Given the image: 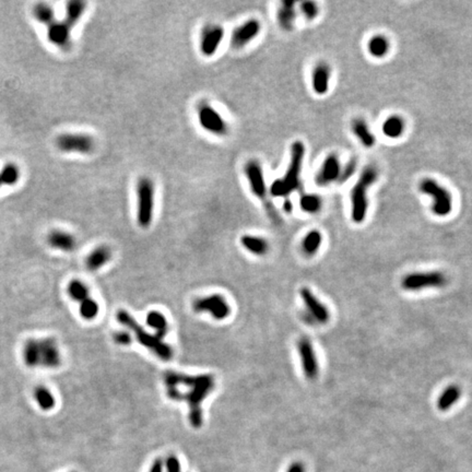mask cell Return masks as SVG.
<instances>
[{
	"label": "cell",
	"mask_w": 472,
	"mask_h": 472,
	"mask_svg": "<svg viewBox=\"0 0 472 472\" xmlns=\"http://www.w3.org/2000/svg\"><path fill=\"white\" fill-rule=\"evenodd\" d=\"M421 192L425 195H430L434 199L433 212L438 217H445L452 211V196L447 190L442 187L440 184L433 179H423L420 184Z\"/></svg>",
	"instance_id": "9"
},
{
	"label": "cell",
	"mask_w": 472,
	"mask_h": 472,
	"mask_svg": "<svg viewBox=\"0 0 472 472\" xmlns=\"http://www.w3.org/2000/svg\"><path fill=\"white\" fill-rule=\"evenodd\" d=\"M355 168H356L355 160H351V161L348 162L347 165L344 168H341V172H340L338 181L340 183L347 182L348 179H349L353 175L354 172H355Z\"/></svg>",
	"instance_id": "40"
},
{
	"label": "cell",
	"mask_w": 472,
	"mask_h": 472,
	"mask_svg": "<svg viewBox=\"0 0 472 472\" xmlns=\"http://www.w3.org/2000/svg\"><path fill=\"white\" fill-rule=\"evenodd\" d=\"M193 310L197 314H208L219 322L226 320L232 313L231 305L221 294H210L198 297L193 302Z\"/></svg>",
	"instance_id": "7"
},
{
	"label": "cell",
	"mask_w": 472,
	"mask_h": 472,
	"mask_svg": "<svg viewBox=\"0 0 472 472\" xmlns=\"http://www.w3.org/2000/svg\"><path fill=\"white\" fill-rule=\"evenodd\" d=\"M137 196V223L140 228L149 229L154 216L155 186L152 179L142 176L136 185Z\"/></svg>",
	"instance_id": "4"
},
{
	"label": "cell",
	"mask_w": 472,
	"mask_h": 472,
	"mask_svg": "<svg viewBox=\"0 0 472 472\" xmlns=\"http://www.w3.org/2000/svg\"><path fill=\"white\" fill-rule=\"evenodd\" d=\"M39 347V367L46 369L58 368L63 358L57 341L53 337H45L38 339Z\"/></svg>",
	"instance_id": "15"
},
{
	"label": "cell",
	"mask_w": 472,
	"mask_h": 472,
	"mask_svg": "<svg viewBox=\"0 0 472 472\" xmlns=\"http://www.w3.org/2000/svg\"><path fill=\"white\" fill-rule=\"evenodd\" d=\"M67 293H68L72 301L78 303H81L90 297L89 288L82 281L78 279L71 280L68 283V285H67Z\"/></svg>",
	"instance_id": "31"
},
{
	"label": "cell",
	"mask_w": 472,
	"mask_h": 472,
	"mask_svg": "<svg viewBox=\"0 0 472 472\" xmlns=\"http://www.w3.org/2000/svg\"><path fill=\"white\" fill-rule=\"evenodd\" d=\"M381 130L386 137L388 138H399L403 133L404 130V121L398 116H391L384 121Z\"/></svg>",
	"instance_id": "32"
},
{
	"label": "cell",
	"mask_w": 472,
	"mask_h": 472,
	"mask_svg": "<svg viewBox=\"0 0 472 472\" xmlns=\"http://www.w3.org/2000/svg\"><path fill=\"white\" fill-rule=\"evenodd\" d=\"M286 472H305L304 465L302 463H294L291 465V467L288 469Z\"/></svg>",
	"instance_id": "43"
},
{
	"label": "cell",
	"mask_w": 472,
	"mask_h": 472,
	"mask_svg": "<svg viewBox=\"0 0 472 472\" xmlns=\"http://www.w3.org/2000/svg\"><path fill=\"white\" fill-rule=\"evenodd\" d=\"M116 319L127 330L131 331V334L134 336V339L138 341L139 345H141L145 349L152 352L155 356L162 359V361H170L173 358V348L164 342V340L157 338L154 334H150L148 331H145L142 326H140L137 320L127 311H118L116 314Z\"/></svg>",
	"instance_id": "2"
},
{
	"label": "cell",
	"mask_w": 472,
	"mask_h": 472,
	"mask_svg": "<svg viewBox=\"0 0 472 472\" xmlns=\"http://www.w3.org/2000/svg\"><path fill=\"white\" fill-rule=\"evenodd\" d=\"M301 11L303 15L305 16L307 20H313L318 14V8L315 2L313 1H305L301 4Z\"/></svg>",
	"instance_id": "39"
},
{
	"label": "cell",
	"mask_w": 472,
	"mask_h": 472,
	"mask_svg": "<svg viewBox=\"0 0 472 472\" xmlns=\"http://www.w3.org/2000/svg\"><path fill=\"white\" fill-rule=\"evenodd\" d=\"M2 186V182H1V178H0V187Z\"/></svg>",
	"instance_id": "45"
},
{
	"label": "cell",
	"mask_w": 472,
	"mask_h": 472,
	"mask_svg": "<svg viewBox=\"0 0 472 472\" xmlns=\"http://www.w3.org/2000/svg\"><path fill=\"white\" fill-rule=\"evenodd\" d=\"M113 252H112L111 247L108 245H101L95 247V248L90 252L86 258V267L90 271H98L99 269L103 268L105 265H108L110 260L112 259Z\"/></svg>",
	"instance_id": "21"
},
{
	"label": "cell",
	"mask_w": 472,
	"mask_h": 472,
	"mask_svg": "<svg viewBox=\"0 0 472 472\" xmlns=\"http://www.w3.org/2000/svg\"><path fill=\"white\" fill-rule=\"evenodd\" d=\"M163 470H164V462L161 458H157L151 466L149 472H163Z\"/></svg>",
	"instance_id": "42"
},
{
	"label": "cell",
	"mask_w": 472,
	"mask_h": 472,
	"mask_svg": "<svg viewBox=\"0 0 472 472\" xmlns=\"http://www.w3.org/2000/svg\"><path fill=\"white\" fill-rule=\"evenodd\" d=\"M145 324L154 330V335L161 340H164L168 334V322L164 314L159 311H150L145 316Z\"/></svg>",
	"instance_id": "23"
},
{
	"label": "cell",
	"mask_w": 472,
	"mask_h": 472,
	"mask_svg": "<svg viewBox=\"0 0 472 472\" xmlns=\"http://www.w3.org/2000/svg\"><path fill=\"white\" fill-rule=\"evenodd\" d=\"M79 313H80L81 318L84 320H88V322H91V320H94L99 316L100 313V304L99 303L93 300L91 296L89 299L84 300L83 302L80 303V306H79Z\"/></svg>",
	"instance_id": "34"
},
{
	"label": "cell",
	"mask_w": 472,
	"mask_h": 472,
	"mask_svg": "<svg viewBox=\"0 0 472 472\" xmlns=\"http://www.w3.org/2000/svg\"><path fill=\"white\" fill-rule=\"evenodd\" d=\"M239 243L245 250L250 252L251 255L262 257L266 256L270 250V244L269 241L261 236L244 234L240 236Z\"/></svg>",
	"instance_id": "20"
},
{
	"label": "cell",
	"mask_w": 472,
	"mask_h": 472,
	"mask_svg": "<svg viewBox=\"0 0 472 472\" xmlns=\"http://www.w3.org/2000/svg\"><path fill=\"white\" fill-rule=\"evenodd\" d=\"M226 31L220 24H208L200 33L199 49L205 57H212L220 48Z\"/></svg>",
	"instance_id": "12"
},
{
	"label": "cell",
	"mask_w": 472,
	"mask_h": 472,
	"mask_svg": "<svg viewBox=\"0 0 472 472\" xmlns=\"http://www.w3.org/2000/svg\"><path fill=\"white\" fill-rule=\"evenodd\" d=\"M33 397L38 408L44 412L52 411L56 407V398L53 392L45 386H37L33 390Z\"/></svg>",
	"instance_id": "25"
},
{
	"label": "cell",
	"mask_w": 472,
	"mask_h": 472,
	"mask_svg": "<svg viewBox=\"0 0 472 472\" xmlns=\"http://www.w3.org/2000/svg\"><path fill=\"white\" fill-rule=\"evenodd\" d=\"M71 29L64 21H55L48 26L47 37L49 42L61 49H68L71 45Z\"/></svg>",
	"instance_id": "17"
},
{
	"label": "cell",
	"mask_w": 472,
	"mask_h": 472,
	"mask_svg": "<svg viewBox=\"0 0 472 472\" xmlns=\"http://www.w3.org/2000/svg\"><path fill=\"white\" fill-rule=\"evenodd\" d=\"M305 155V145L301 141H295L291 145V159L284 177L275 179L271 184L270 192L273 197H288L300 187V176L303 159Z\"/></svg>",
	"instance_id": "3"
},
{
	"label": "cell",
	"mask_w": 472,
	"mask_h": 472,
	"mask_svg": "<svg viewBox=\"0 0 472 472\" xmlns=\"http://www.w3.org/2000/svg\"><path fill=\"white\" fill-rule=\"evenodd\" d=\"M447 283L446 275L441 271L415 272L407 274L401 281L406 291H420L428 288H442Z\"/></svg>",
	"instance_id": "10"
},
{
	"label": "cell",
	"mask_w": 472,
	"mask_h": 472,
	"mask_svg": "<svg viewBox=\"0 0 472 472\" xmlns=\"http://www.w3.org/2000/svg\"><path fill=\"white\" fill-rule=\"evenodd\" d=\"M166 472H181V463L176 456H168L164 462Z\"/></svg>",
	"instance_id": "41"
},
{
	"label": "cell",
	"mask_w": 472,
	"mask_h": 472,
	"mask_svg": "<svg viewBox=\"0 0 472 472\" xmlns=\"http://www.w3.org/2000/svg\"><path fill=\"white\" fill-rule=\"evenodd\" d=\"M56 145L66 153L91 154L95 150V140L87 133H63L56 138Z\"/></svg>",
	"instance_id": "8"
},
{
	"label": "cell",
	"mask_w": 472,
	"mask_h": 472,
	"mask_svg": "<svg viewBox=\"0 0 472 472\" xmlns=\"http://www.w3.org/2000/svg\"><path fill=\"white\" fill-rule=\"evenodd\" d=\"M341 172V166L338 157L336 155H329L323 163L322 167L316 176V183L320 186H325L335 181H338Z\"/></svg>",
	"instance_id": "18"
},
{
	"label": "cell",
	"mask_w": 472,
	"mask_h": 472,
	"mask_svg": "<svg viewBox=\"0 0 472 472\" xmlns=\"http://www.w3.org/2000/svg\"><path fill=\"white\" fill-rule=\"evenodd\" d=\"M460 396H462V389L457 385H451L442 392L437 400V408L441 411H447L451 409L455 403H456Z\"/></svg>",
	"instance_id": "27"
},
{
	"label": "cell",
	"mask_w": 472,
	"mask_h": 472,
	"mask_svg": "<svg viewBox=\"0 0 472 472\" xmlns=\"http://www.w3.org/2000/svg\"><path fill=\"white\" fill-rule=\"evenodd\" d=\"M21 176V172L19 166H16L13 163H8L5 164L1 172H0V178H1L2 185H8V186H13L19 182Z\"/></svg>",
	"instance_id": "36"
},
{
	"label": "cell",
	"mask_w": 472,
	"mask_h": 472,
	"mask_svg": "<svg viewBox=\"0 0 472 472\" xmlns=\"http://www.w3.org/2000/svg\"><path fill=\"white\" fill-rule=\"evenodd\" d=\"M86 8L87 3L84 1H80V0H72V1L67 3L66 16L64 22L71 30L72 27L78 23V21L81 19L84 11H86Z\"/></svg>",
	"instance_id": "28"
},
{
	"label": "cell",
	"mask_w": 472,
	"mask_h": 472,
	"mask_svg": "<svg viewBox=\"0 0 472 472\" xmlns=\"http://www.w3.org/2000/svg\"><path fill=\"white\" fill-rule=\"evenodd\" d=\"M277 20L279 25L285 31L292 30L295 21V9L293 1H283L278 9Z\"/></svg>",
	"instance_id": "26"
},
{
	"label": "cell",
	"mask_w": 472,
	"mask_h": 472,
	"mask_svg": "<svg viewBox=\"0 0 472 472\" xmlns=\"http://www.w3.org/2000/svg\"><path fill=\"white\" fill-rule=\"evenodd\" d=\"M33 14H34L35 19L38 22H41L42 24H45L47 26L52 25L56 21L54 9L52 7H49L48 4H45V3H39L35 5L34 9H33Z\"/></svg>",
	"instance_id": "35"
},
{
	"label": "cell",
	"mask_w": 472,
	"mask_h": 472,
	"mask_svg": "<svg viewBox=\"0 0 472 472\" xmlns=\"http://www.w3.org/2000/svg\"><path fill=\"white\" fill-rule=\"evenodd\" d=\"M353 132L363 145L367 148H372L375 144V137L374 134L370 132V129L366 125V122L362 119H355L352 123Z\"/></svg>",
	"instance_id": "29"
},
{
	"label": "cell",
	"mask_w": 472,
	"mask_h": 472,
	"mask_svg": "<svg viewBox=\"0 0 472 472\" xmlns=\"http://www.w3.org/2000/svg\"><path fill=\"white\" fill-rule=\"evenodd\" d=\"M113 340L116 345L126 347L131 345L132 335L129 330H118L113 334Z\"/></svg>",
	"instance_id": "38"
},
{
	"label": "cell",
	"mask_w": 472,
	"mask_h": 472,
	"mask_svg": "<svg viewBox=\"0 0 472 472\" xmlns=\"http://www.w3.org/2000/svg\"><path fill=\"white\" fill-rule=\"evenodd\" d=\"M296 348L301 358L303 373H304L305 377L308 380L316 379L319 372V365L311 340L306 338V337H303V338L297 341Z\"/></svg>",
	"instance_id": "14"
},
{
	"label": "cell",
	"mask_w": 472,
	"mask_h": 472,
	"mask_svg": "<svg viewBox=\"0 0 472 472\" xmlns=\"http://www.w3.org/2000/svg\"><path fill=\"white\" fill-rule=\"evenodd\" d=\"M261 31L260 21L255 18L248 19L243 23L236 26L233 30L230 44L233 49H241L247 46L251 41L259 35Z\"/></svg>",
	"instance_id": "13"
},
{
	"label": "cell",
	"mask_w": 472,
	"mask_h": 472,
	"mask_svg": "<svg viewBox=\"0 0 472 472\" xmlns=\"http://www.w3.org/2000/svg\"><path fill=\"white\" fill-rule=\"evenodd\" d=\"M377 179V172L373 167H366L359 176L351 194L352 201V220L355 223H362L367 212V190Z\"/></svg>",
	"instance_id": "5"
},
{
	"label": "cell",
	"mask_w": 472,
	"mask_h": 472,
	"mask_svg": "<svg viewBox=\"0 0 472 472\" xmlns=\"http://www.w3.org/2000/svg\"><path fill=\"white\" fill-rule=\"evenodd\" d=\"M322 241H323V235L320 234V232L316 231V230L308 232L302 240L303 252L307 256H314L320 248Z\"/></svg>",
	"instance_id": "30"
},
{
	"label": "cell",
	"mask_w": 472,
	"mask_h": 472,
	"mask_svg": "<svg viewBox=\"0 0 472 472\" xmlns=\"http://www.w3.org/2000/svg\"><path fill=\"white\" fill-rule=\"evenodd\" d=\"M165 392L173 401H186L188 404V420L194 429H200L204 424L202 403L216 387L213 375H187L174 370H167L163 375Z\"/></svg>",
	"instance_id": "1"
},
{
	"label": "cell",
	"mask_w": 472,
	"mask_h": 472,
	"mask_svg": "<svg viewBox=\"0 0 472 472\" xmlns=\"http://www.w3.org/2000/svg\"><path fill=\"white\" fill-rule=\"evenodd\" d=\"M22 359L26 367H39V347L38 339L29 338L24 341L22 347Z\"/></svg>",
	"instance_id": "24"
},
{
	"label": "cell",
	"mask_w": 472,
	"mask_h": 472,
	"mask_svg": "<svg viewBox=\"0 0 472 472\" xmlns=\"http://www.w3.org/2000/svg\"><path fill=\"white\" fill-rule=\"evenodd\" d=\"M300 294L303 302H304L306 307V314L310 316L314 323L318 324H326L329 322L330 313L325 304H323L316 296L313 294V292L308 288H302L300 291Z\"/></svg>",
	"instance_id": "16"
},
{
	"label": "cell",
	"mask_w": 472,
	"mask_h": 472,
	"mask_svg": "<svg viewBox=\"0 0 472 472\" xmlns=\"http://www.w3.org/2000/svg\"><path fill=\"white\" fill-rule=\"evenodd\" d=\"M283 208H284L285 212H289V213L292 212V210H293V206H292V202H291L290 199H285L284 204H283Z\"/></svg>",
	"instance_id": "44"
},
{
	"label": "cell",
	"mask_w": 472,
	"mask_h": 472,
	"mask_svg": "<svg viewBox=\"0 0 472 472\" xmlns=\"http://www.w3.org/2000/svg\"><path fill=\"white\" fill-rule=\"evenodd\" d=\"M389 42L386 37L381 35H376L369 39L368 50L369 54L376 58H381L388 53Z\"/></svg>",
	"instance_id": "33"
},
{
	"label": "cell",
	"mask_w": 472,
	"mask_h": 472,
	"mask_svg": "<svg viewBox=\"0 0 472 472\" xmlns=\"http://www.w3.org/2000/svg\"><path fill=\"white\" fill-rule=\"evenodd\" d=\"M47 243L54 249L69 252L77 248V238L74 234L69 232L61 231V230H54L47 235Z\"/></svg>",
	"instance_id": "19"
},
{
	"label": "cell",
	"mask_w": 472,
	"mask_h": 472,
	"mask_svg": "<svg viewBox=\"0 0 472 472\" xmlns=\"http://www.w3.org/2000/svg\"><path fill=\"white\" fill-rule=\"evenodd\" d=\"M330 71L329 67L325 64H319L315 67L312 74L313 90L319 95L327 93L329 88Z\"/></svg>",
	"instance_id": "22"
},
{
	"label": "cell",
	"mask_w": 472,
	"mask_h": 472,
	"mask_svg": "<svg viewBox=\"0 0 472 472\" xmlns=\"http://www.w3.org/2000/svg\"><path fill=\"white\" fill-rule=\"evenodd\" d=\"M244 174L248 183L251 194L256 198L261 200V202H266L267 200V184L265 175H263L262 166L257 160H249L244 165Z\"/></svg>",
	"instance_id": "11"
},
{
	"label": "cell",
	"mask_w": 472,
	"mask_h": 472,
	"mask_svg": "<svg viewBox=\"0 0 472 472\" xmlns=\"http://www.w3.org/2000/svg\"><path fill=\"white\" fill-rule=\"evenodd\" d=\"M301 209L307 213H316L322 208V200L316 195H304L300 200Z\"/></svg>",
	"instance_id": "37"
},
{
	"label": "cell",
	"mask_w": 472,
	"mask_h": 472,
	"mask_svg": "<svg viewBox=\"0 0 472 472\" xmlns=\"http://www.w3.org/2000/svg\"><path fill=\"white\" fill-rule=\"evenodd\" d=\"M197 119L205 131L213 136L224 137L230 131L229 122L220 112L207 102H201L197 108Z\"/></svg>",
	"instance_id": "6"
}]
</instances>
